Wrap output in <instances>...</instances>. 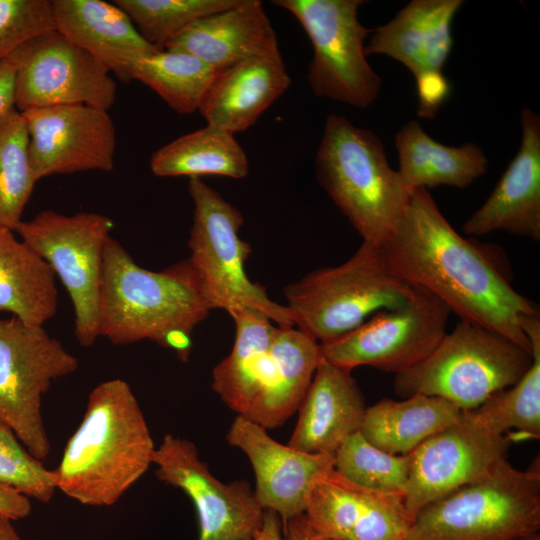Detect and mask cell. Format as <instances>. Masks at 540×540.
I'll return each mask as SVG.
<instances>
[{"mask_svg":"<svg viewBox=\"0 0 540 540\" xmlns=\"http://www.w3.org/2000/svg\"><path fill=\"white\" fill-rule=\"evenodd\" d=\"M315 175L363 242L377 246L394 230L413 190L390 167L378 135L337 114L326 118Z\"/></svg>","mask_w":540,"mask_h":540,"instance_id":"obj_5","label":"cell"},{"mask_svg":"<svg viewBox=\"0 0 540 540\" xmlns=\"http://www.w3.org/2000/svg\"><path fill=\"white\" fill-rule=\"evenodd\" d=\"M379 248L395 277L426 289L460 320L532 352L521 321L539 313L538 306L512 287L487 246L464 238L451 226L427 189L412 190L402 217Z\"/></svg>","mask_w":540,"mask_h":540,"instance_id":"obj_1","label":"cell"},{"mask_svg":"<svg viewBox=\"0 0 540 540\" xmlns=\"http://www.w3.org/2000/svg\"><path fill=\"white\" fill-rule=\"evenodd\" d=\"M532 352L480 325L459 320L432 353L395 374L394 391L440 397L462 411L473 410L527 372Z\"/></svg>","mask_w":540,"mask_h":540,"instance_id":"obj_8","label":"cell"},{"mask_svg":"<svg viewBox=\"0 0 540 540\" xmlns=\"http://www.w3.org/2000/svg\"><path fill=\"white\" fill-rule=\"evenodd\" d=\"M413 286L391 274L377 245L363 242L344 263L309 272L284 289L294 327L319 344L404 303Z\"/></svg>","mask_w":540,"mask_h":540,"instance_id":"obj_7","label":"cell"},{"mask_svg":"<svg viewBox=\"0 0 540 540\" xmlns=\"http://www.w3.org/2000/svg\"><path fill=\"white\" fill-rule=\"evenodd\" d=\"M213 310L190 262L161 271L139 266L110 237L103 257L99 335L115 345L149 339L161 345L176 330L192 333Z\"/></svg>","mask_w":540,"mask_h":540,"instance_id":"obj_4","label":"cell"},{"mask_svg":"<svg viewBox=\"0 0 540 540\" xmlns=\"http://www.w3.org/2000/svg\"><path fill=\"white\" fill-rule=\"evenodd\" d=\"M251 540H284L282 521L276 512L264 510L261 527Z\"/></svg>","mask_w":540,"mask_h":540,"instance_id":"obj_41","label":"cell"},{"mask_svg":"<svg viewBox=\"0 0 540 540\" xmlns=\"http://www.w3.org/2000/svg\"><path fill=\"white\" fill-rule=\"evenodd\" d=\"M31 509L27 496L15 489L0 485V515L11 520H19L27 517Z\"/></svg>","mask_w":540,"mask_h":540,"instance_id":"obj_38","label":"cell"},{"mask_svg":"<svg viewBox=\"0 0 540 540\" xmlns=\"http://www.w3.org/2000/svg\"><path fill=\"white\" fill-rule=\"evenodd\" d=\"M51 30L56 28L50 0H0V60Z\"/></svg>","mask_w":540,"mask_h":540,"instance_id":"obj_36","label":"cell"},{"mask_svg":"<svg viewBox=\"0 0 540 540\" xmlns=\"http://www.w3.org/2000/svg\"><path fill=\"white\" fill-rule=\"evenodd\" d=\"M226 440L248 457L256 498L264 510L278 514L282 525L305 513L315 483L334 469V455L309 454L283 445L241 416L231 423Z\"/></svg>","mask_w":540,"mask_h":540,"instance_id":"obj_18","label":"cell"},{"mask_svg":"<svg viewBox=\"0 0 540 540\" xmlns=\"http://www.w3.org/2000/svg\"><path fill=\"white\" fill-rule=\"evenodd\" d=\"M188 193L194 205L188 261L212 309H223L230 316L253 310L276 325L294 326L286 305L271 300L265 287L246 273L252 250L239 235L241 212L200 178L189 180Z\"/></svg>","mask_w":540,"mask_h":540,"instance_id":"obj_9","label":"cell"},{"mask_svg":"<svg viewBox=\"0 0 540 540\" xmlns=\"http://www.w3.org/2000/svg\"><path fill=\"white\" fill-rule=\"evenodd\" d=\"M522 329L532 350V364L514 385L491 395L484 403L468 410L480 423L501 435L540 437V315L525 316Z\"/></svg>","mask_w":540,"mask_h":540,"instance_id":"obj_30","label":"cell"},{"mask_svg":"<svg viewBox=\"0 0 540 540\" xmlns=\"http://www.w3.org/2000/svg\"><path fill=\"white\" fill-rule=\"evenodd\" d=\"M462 413L456 405L435 396L385 398L366 408L359 432L387 453L408 455L430 437L457 423Z\"/></svg>","mask_w":540,"mask_h":540,"instance_id":"obj_26","label":"cell"},{"mask_svg":"<svg viewBox=\"0 0 540 540\" xmlns=\"http://www.w3.org/2000/svg\"><path fill=\"white\" fill-rule=\"evenodd\" d=\"M240 0H115L140 35L163 50L165 44L194 21L233 7Z\"/></svg>","mask_w":540,"mask_h":540,"instance_id":"obj_34","label":"cell"},{"mask_svg":"<svg viewBox=\"0 0 540 540\" xmlns=\"http://www.w3.org/2000/svg\"><path fill=\"white\" fill-rule=\"evenodd\" d=\"M279 49L219 71L199 107L208 125L235 134L254 125L289 87Z\"/></svg>","mask_w":540,"mask_h":540,"instance_id":"obj_23","label":"cell"},{"mask_svg":"<svg viewBox=\"0 0 540 540\" xmlns=\"http://www.w3.org/2000/svg\"><path fill=\"white\" fill-rule=\"evenodd\" d=\"M540 464L507 458L486 476L426 505L404 540H527L540 533Z\"/></svg>","mask_w":540,"mask_h":540,"instance_id":"obj_6","label":"cell"},{"mask_svg":"<svg viewBox=\"0 0 540 540\" xmlns=\"http://www.w3.org/2000/svg\"><path fill=\"white\" fill-rule=\"evenodd\" d=\"M527 540H540V533L533 535L532 537L528 538Z\"/></svg>","mask_w":540,"mask_h":540,"instance_id":"obj_43","label":"cell"},{"mask_svg":"<svg viewBox=\"0 0 540 540\" xmlns=\"http://www.w3.org/2000/svg\"><path fill=\"white\" fill-rule=\"evenodd\" d=\"M56 30L99 60L122 81L130 66L158 48L147 42L130 17L102 0H52Z\"/></svg>","mask_w":540,"mask_h":540,"instance_id":"obj_25","label":"cell"},{"mask_svg":"<svg viewBox=\"0 0 540 540\" xmlns=\"http://www.w3.org/2000/svg\"><path fill=\"white\" fill-rule=\"evenodd\" d=\"M0 540H24L15 530L11 519L0 515Z\"/></svg>","mask_w":540,"mask_h":540,"instance_id":"obj_42","label":"cell"},{"mask_svg":"<svg viewBox=\"0 0 540 540\" xmlns=\"http://www.w3.org/2000/svg\"><path fill=\"white\" fill-rule=\"evenodd\" d=\"M415 80L418 115L423 118H433L449 95V82L443 73H429Z\"/></svg>","mask_w":540,"mask_h":540,"instance_id":"obj_37","label":"cell"},{"mask_svg":"<svg viewBox=\"0 0 540 540\" xmlns=\"http://www.w3.org/2000/svg\"><path fill=\"white\" fill-rule=\"evenodd\" d=\"M55 277L48 263L13 231L0 229V311L43 326L57 310Z\"/></svg>","mask_w":540,"mask_h":540,"instance_id":"obj_28","label":"cell"},{"mask_svg":"<svg viewBox=\"0 0 540 540\" xmlns=\"http://www.w3.org/2000/svg\"><path fill=\"white\" fill-rule=\"evenodd\" d=\"M304 515L334 540H404L413 520L402 495L360 486L334 469L315 483Z\"/></svg>","mask_w":540,"mask_h":540,"instance_id":"obj_19","label":"cell"},{"mask_svg":"<svg viewBox=\"0 0 540 540\" xmlns=\"http://www.w3.org/2000/svg\"><path fill=\"white\" fill-rule=\"evenodd\" d=\"M8 58L15 66L14 106L20 112L74 104L108 110L116 100L111 72L57 30L30 39Z\"/></svg>","mask_w":540,"mask_h":540,"instance_id":"obj_14","label":"cell"},{"mask_svg":"<svg viewBox=\"0 0 540 540\" xmlns=\"http://www.w3.org/2000/svg\"><path fill=\"white\" fill-rule=\"evenodd\" d=\"M463 0H412L386 24L372 30L365 54L402 63L417 79L442 73L453 45L452 21Z\"/></svg>","mask_w":540,"mask_h":540,"instance_id":"obj_22","label":"cell"},{"mask_svg":"<svg viewBox=\"0 0 540 540\" xmlns=\"http://www.w3.org/2000/svg\"><path fill=\"white\" fill-rule=\"evenodd\" d=\"M399 174L410 188L447 185L466 188L484 175L488 158L475 143L446 146L431 138L417 121L404 124L395 136Z\"/></svg>","mask_w":540,"mask_h":540,"instance_id":"obj_27","label":"cell"},{"mask_svg":"<svg viewBox=\"0 0 540 540\" xmlns=\"http://www.w3.org/2000/svg\"><path fill=\"white\" fill-rule=\"evenodd\" d=\"M15 66L9 58L0 60V117L14 108Z\"/></svg>","mask_w":540,"mask_h":540,"instance_id":"obj_39","label":"cell"},{"mask_svg":"<svg viewBox=\"0 0 540 540\" xmlns=\"http://www.w3.org/2000/svg\"><path fill=\"white\" fill-rule=\"evenodd\" d=\"M152 464L163 483L184 491L199 522L198 540H251L261 527L264 509L245 479L223 483L202 461L196 445L166 434Z\"/></svg>","mask_w":540,"mask_h":540,"instance_id":"obj_15","label":"cell"},{"mask_svg":"<svg viewBox=\"0 0 540 540\" xmlns=\"http://www.w3.org/2000/svg\"><path fill=\"white\" fill-rule=\"evenodd\" d=\"M520 123V147L492 193L463 224L467 235L505 231L540 239V117L524 108Z\"/></svg>","mask_w":540,"mask_h":540,"instance_id":"obj_20","label":"cell"},{"mask_svg":"<svg viewBox=\"0 0 540 540\" xmlns=\"http://www.w3.org/2000/svg\"><path fill=\"white\" fill-rule=\"evenodd\" d=\"M37 182L26 124L14 107L0 117V229L17 230Z\"/></svg>","mask_w":540,"mask_h":540,"instance_id":"obj_32","label":"cell"},{"mask_svg":"<svg viewBox=\"0 0 540 540\" xmlns=\"http://www.w3.org/2000/svg\"><path fill=\"white\" fill-rule=\"evenodd\" d=\"M284 540H334L317 533L304 514L290 519L283 525Z\"/></svg>","mask_w":540,"mask_h":540,"instance_id":"obj_40","label":"cell"},{"mask_svg":"<svg viewBox=\"0 0 540 540\" xmlns=\"http://www.w3.org/2000/svg\"><path fill=\"white\" fill-rule=\"evenodd\" d=\"M513 435H501L463 411L454 425L427 439L409 455L403 500L414 518L426 505L476 482L506 458Z\"/></svg>","mask_w":540,"mask_h":540,"instance_id":"obj_16","label":"cell"},{"mask_svg":"<svg viewBox=\"0 0 540 540\" xmlns=\"http://www.w3.org/2000/svg\"><path fill=\"white\" fill-rule=\"evenodd\" d=\"M37 181L54 174L111 171L116 129L108 110L74 104L21 112Z\"/></svg>","mask_w":540,"mask_h":540,"instance_id":"obj_17","label":"cell"},{"mask_svg":"<svg viewBox=\"0 0 540 540\" xmlns=\"http://www.w3.org/2000/svg\"><path fill=\"white\" fill-rule=\"evenodd\" d=\"M155 449L129 384L99 383L54 470L57 489L84 505H113L148 470Z\"/></svg>","mask_w":540,"mask_h":540,"instance_id":"obj_3","label":"cell"},{"mask_svg":"<svg viewBox=\"0 0 540 540\" xmlns=\"http://www.w3.org/2000/svg\"><path fill=\"white\" fill-rule=\"evenodd\" d=\"M362 0H275L291 13L306 32L313 48L308 83L318 97L359 109L378 97L381 78L368 63L365 40L373 29L358 19Z\"/></svg>","mask_w":540,"mask_h":540,"instance_id":"obj_10","label":"cell"},{"mask_svg":"<svg viewBox=\"0 0 540 540\" xmlns=\"http://www.w3.org/2000/svg\"><path fill=\"white\" fill-rule=\"evenodd\" d=\"M150 168L159 177L218 175L241 179L247 176L249 164L234 134L207 124L155 151Z\"/></svg>","mask_w":540,"mask_h":540,"instance_id":"obj_29","label":"cell"},{"mask_svg":"<svg viewBox=\"0 0 540 540\" xmlns=\"http://www.w3.org/2000/svg\"><path fill=\"white\" fill-rule=\"evenodd\" d=\"M78 359L43 326L0 319V421L39 460L51 449L41 399L51 383L75 372Z\"/></svg>","mask_w":540,"mask_h":540,"instance_id":"obj_12","label":"cell"},{"mask_svg":"<svg viewBox=\"0 0 540 540\" xmlns=\"http://www.w3.org/2000/svg\"><path fill=\"white\" fill-rule=\"evenodd\" d=\"M450 313L435 295L413 286L404 303L380 310L352 331L319 344L320 356L349 371L370 366L398 374L432 353L446 334Z\"/></svg>","mask_w":540,"mask_h":540,"instance_id":"obj_13","label":"cell"},{"mask_svg":"<svg viewBox=\"0 0 540 540\" xmlns=\"http://www.w3.org/2000/svg\"><path fill=\"white\" fill-rule=\"evenodd\" d=\"M164 49L191 54L217 71L278 48L276 33L259 0H240L202 17L169 40Z\"/></svg>","mask_w":540,"mask_h":540,"instance_id":"obj_24","label":"cell"},{"mask_svg":"<svg viewBox=\"0 0 540 540\" xmlns=\"http://www.w3.org/2000/svg\"><path fill=\"white\" fill-rule=\"evenodd\" d=\"M218 72L191 54L163 49L135 61L128 78L151 88L176 112L190 114L199 109Z\"/></svg>","mask_w":540,"mask_h":540,"instance_id":"obj_31","label":"cell"},{"mask_svg":"<svg viewBox=\"0 0 540 540\" xmlns=\"http://www.w3.org/2000/svg\"><path fill=\"white\" fill-rule=\"evenodd\" d=\"M112 227V220L100 213L44 210L15 231L60 278L73 305L74 334L83 347L100 337L103 257Z\"/></svg>","mask_w":540,"mask_h":540,"instance_id":"obj_11","label":"cell"},{"mask_svg":"<svg viewBox=\"0 0 540 540\" xmlns=\"http://www.w3.org/2000/svg\"><path fill=\"white\" fill-rule=\"evenodd\" d=\"M409 455L387 453L369 443L360 432L348 438L334 454V470L360 486L390 494H404Z\"/></svg>","mask_w":540,"mask_h":540,"instance_id":"obj_33","label":"cell"},{"mask_svg":"<svg viewBox=\"0 0 540 540\" xmlns=\"http://www.w3.org/2000/svg\"><path fill=\"white\" fill-rule=\"evenodd\" d=\"M230 354L212 372V388L237 416L263 428L283 425L299 408L320 361L319 343L294 326L253 310L233 314Z\"/></svg>","mask_w":540,"mask_h":540,"instance_id":"obj_2","label":"cell"},{"mask_svg":"<svg viewBox=\"0 0 540 540\" xmlns=\"http://www.w3.org/2000/svg\"><path fill=\"white\" fill-rule=\"evenodd\" d=\"M20 442L14 431L0 421V485L49 503L57 490L55 471L45 468Z\"/></svg>","mask_w":540,"mask_h":540,"instance_id":"obj_35","label":"cell"},{"mask_svg":"<svg viewBox=\"0 0 540 540\" xmlns=\"http://www.w3.org/2000/svg\"><path fill=\"white\" fill-rule=\"evenodd\" d=\"M366 408L351 371L320 358L287 445L309 454L334 455L346 438L360 431Z\"/></svg>","mask_w":540,"mask_h":540,"instance_id":"obj_21","label":"cell"}]
</instances>
